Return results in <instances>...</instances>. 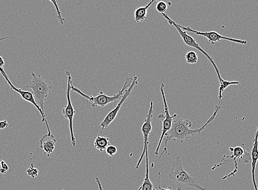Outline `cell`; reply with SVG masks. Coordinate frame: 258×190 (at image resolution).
<instances>
[{"mask_svg": "<svg viewBox=\"0 0 258 190\" xmlns=\"http://www.w3.org/2000/svg\"><path fill=\"white\" fill-rule=\"evenodd\" d=\"M220 108L221 105H217L215 111L211 117L209 119L205 125L199 129H191V127L192 126V122L189 120H184L180 116H178L176 114L175 116L173 118L171 130L164 136L163 139L165 145H164V149L162 153L160 154L159 158H161L164 153L169 154L167 150V144L169 141L173 140H176L178 142L183 143L185 140H188L191 136L201 134L202 131L204 130V128L209 123L215 120Z\"/></svg>", "mask_w": 258, "mask_h": 190, "instance_id": "cell-1", "label": "cell"}, {"mask_svg": "<svg viewBox=\"0 0 258 190\" xmlns=\"http://www.w3.org/2000/svg\"><path fill=\"white\" fill-rule=\"evenodd\" d=\"M168 177L176 185V190H181L185 187H193L199 190L206 189L201 186L194 176L190 175L185 171L179 156H177L173 161L172 169L169 172Z\"/></svg>", "mask_w": 258, "mask_h": 190, "instance_id": "cell-2", "label": "cell"}, {"mask_svg": "<svg viewBox=\"0 0 258 190\" xmlns=\"http://www.w3.org/2000/svg\"><path fill=\"white\" fill-rule=\"evenodd\" d=\"M25 87L32 93L35 101L44 113V102L50 97L53 86L49 85L46 80L43 79L41 75H37L32 72V79Z\"/></svg>", "mask_w": 258, "mask_h": 190, "instance_id": "cell-3", "label": "cell"}, {"mask_svg": "<svg viewBox=\"0 0 258 190\" xmlns=\"http://www.w3.org/2000/svg\"><path fill=\"white\" fill-rule=\"evenodd\" d=\"M132 78L131 77H127L126 79L125 82H124L123 86L116 95H114L112 96H109L104 94L103 92L101 91L99 95H98L96 96H93L92 95H88L85 94H84L81 90H79L77 87H75L72 84V82H71V91L75 92H77V94L82 95L87 99L88 101H90L92 103V107L93 108H96L98 107H104L105 106L111 103L115 102V101L118 100H121L124 95V93L126 92L127 88L130 86L131 83L132 82Z\"/></svg>", "mask_w": 258, "mask_h": 190, "instance_id": "cell-4", "label": "cell"}, {"mask_svg": "<svg viewBox=\"0 0 258 190\" xmlns=\"http://www.w3.org/2000/svg\"><path fill=\"white\" fill-rule=\"evenodd\" d=\"M162 15L168 20L169 23L175 26V28L177 29L178 33H179L180 37L182 38V39H183V41L187 46L195 48V49L201 52L202 54L206 56L207 58L210 60L211 63L214 66V68H215L217 75V77L219 78L220 83L222 78L221 77L219 70L218 69L214 60H213L211 57L208 55L206 52L204 51L202 48L199 46V44L195 41V39L192 37L190 36V35L187 34L185 31L182 30L180 28V24H178L176 22L173 21L166 14V13H162Z\"/></svg>", "mask_w": 258, "mask_h": 190, "instance_id": "cell-5", "label": "cell"}, {"mask_svg": "<svg viewBox=\"0 0 258 190\" xmlns=\"http://www.w3.org/2000/svg\"><path fill=\"white\" fill-rule=\"evenodd\" d=\"M164 87H165V85H164V83H161V92L164 104V114H159L157 117L158 120L162 121L163 126L161 138L159 139L157 149L155 150V154H156V155H158L159 153V150L160 147H161V145L164 138V136H165L167 133L171 130L173 118L176 115V114H173L172 116H171L170 111H169V108L166 98L165 93H164Z\"/></svg>", "mask_w": 258, "mask_h": 190, "instance_id": "cell-6", "label": "cell"}, {"mask_svg": "<svg viewBox=\"0 0 258 190\" xmlns=\"http://www.w3.org/2000/svg\"><path fill=\"white\" fill-rule=\"evenodd\" d=\"M66 75H67L68 76V86L66 92L68 104L65 105L63 110H62V114H64V116L65 118L68 119L69 120V127L70 133L71 141H72V144L73 147H75V145H76V139H75L73 131V118L76 112H75V110L74 109L70 98V83L72 82V76H71L70 73L69 71H66Z\"/></svg>", "mask_w": 258, "mask_h": 190, "instance_id": "cell-7", "label": "cell"}, {"mask_svg": "<svg viewBox=\"0 0 258 190\" xmlns=\"http://www.w3.org/2000/svg\"><path fill=\"white\" fill-rule=\"evenodd\" d=\"M230 151L231 153H232L231 156H224V158H231L228 162L234 161L235 162V169L228 175H226L224 178H222V180H225L227 178L230 177L231 176H234L236 173H237L238 170V164L237 160L239 162H242L244 163H249L252 162L251 154L248 153L246 150L245 145L244 144H242V147H237L235 148H230Z\"/></svg>", "mask_w": 258, "mask_h": 190, "instance_id": "cell-8", "label": "cell"}, {"mask_svg": "<svg viewBox=\"0 0 258 190\" xmlns=\"http://www.w3.org/2000/svg\"><path fill=\"white\" fill-rule=\"evenodd\" d=\"M132 82L130 86L124 92V94L121 100L118 103L116 107H115L112 111L110 112L108 115L106 116L103 121L101 123L100 127L101 130H104L105 128L108 127L111 123H112L116 118L120 109L122 107L123 104L125 102V101L128 98V97L130 95L131 93L133 90V87L138 84V77L136 75H133L132 78Z\"/></svg>", "mask_w": 258, "mask_h": 190, "instance_id": "cell-9", "label": "cell"}, {"mask_svg": "<svg viewBox=\"0 0 258 190\" xmlns=\"http://www.w3.org/2000/svg\"><path fill=\"white\" fill-rule=\"evenodd\" d=\"M153 102L151 101L150 102V107L149 110L148 114H147L146 117L141 128V131L142 134L144 135V145L143 152L141 154V155L139 158V161L136 166V169H137L139 167L143 159L144 156L146 153L147 148H148L149 144V136L150 134L151 131L152 130V121L153 120Z\"/></svg>", "mask_w": 258, "mask_h": 190, "instance_id": "cell-10", "label": "cell"}, {"mask_svg": "<svg viewBox=\"0 0 258 190\" xmlns=\"http://www.w3.org/2000/svg\"><path fill=\"white\" fill-rule=\"evenodd\" d=\"M180 26L182 30L185 31L186 32H188L190 33H193L197 35H199V36L206 38L208 39V41L211 42L212 45H214V44H215V43L216 42H219L221 39H224V40L241 44V45H246L247 43V41L242 40V39H236L223 37L221 35L218 34L215 32H199V31L194 30L189 27H184V26H181L180 25Z\"/></svg>", "mask_w": 258, "mask_h": 190, "instance_id": "cell-11", "label": "cell"}, {"mask_svg": "<svg viewBox=\"0 0 258 190\" xmlns=\"http://www.w3.org/2000/svg\"><path fill=\"white\" fill-rule=\"evenodd\" d=\"M8 83V85L10 86L12 90L17 92L18 94L21 95L22 98H23L24 100L28 101V102L33 104L34 107L38 109L39 112L41 114L42 117V122H45V120H47L45 114L43 113L41 108H40L37 104L36 101H35L34 99V95L30 91H23L20 89V88H16L13 85V84L11 82Z\"/></svg>", "mask_w": 258, "mask_h": 190, "instance_id": "cell-12", "label": "cell"}, {"mask_svg": "<svg viewBox=\"0 0 258 190\" xmlns=\"http://www.w3.org/2000/svg\"><path fill=\"white\" fill-rule=\"evenodd\" d=\"M56 143L57 140L54 136L47 134L44 135L40 140V147L43 150L44 153L48 157H50L51 153L55 150Z\"/></svg>", "mask_w": 258, "mask_h": 190, "instance_id": "cell-13", "label": "cell"}, {"mask_svg": "<svg viewBox=\"0 0 258 190\" xmlns=\"http://www.w3.org/2000/svg\"><path fill=\"white\" fill-rule=\"evenodd\" d=\"M251 154L252 158V176L253 186L255 187V190H258L255 176L256 168L258 161V126L257 127V130L255 134L254 143H253Z\"/></svg>", "mask_w": 258, "mask_h": 190, "instance_id": "cell-14", "label": "cell"}, {"mask_svg": "<svg viewBox=\"0 0 258 190\" xmlns=\"http://www.w3.org/2000/svg\"><path fill=\"white\" fill-rule=\"evenodd\" d=\"M146 174L145 178L141 187L137 190H153V185L151 183L149 177V153L148 148L146 151Z\"/></svg>", "mask_w": 258, "mask_h": 190, "instance_id": "cell-15", "label": "cell"}, {"mask_svg": "<svg viewBox=\"0 0 258 190\" xmlns=\"http://www.w3.org/2000/svg\"><path fill=\"white\" fill-rule=\"evenodd\" d=\"M154 2V0L150 1L146 6L143 7H137L134 13V20L136 23L143 21L147 19L148 11L149 8Z\"/></svg>", "mask_w": 258, "mask_h": 190, "instance_id": "cell-16", "label": "cell"}, {"mask_svg": "<svg viewBox=\"0 0 258 190\" xmlns=\"http://www.w3.org/2000/svg\"><path fill=\"white\" fill-rule=\"evenodd\" d=\"M110 145L109 139L108 136H102L97 135L94 142V148L99 150L100 152H104Z\"/></svg>", "mask_w": 258, "mask_h": 190, "instance_id": "cell-17", "label": "cell"}, {"mask_svg": "<svg viewBox=\"0 0 258 190\" xmlns=\"http://www.w3.org/2000/svg\"><path fill=\"white\" fill-rule=\"evenodd\" d=\"M239 83V82L236 81H227L224 80L223 79H222L221 82H220V86L219 87V104L218 105H220L221 103V99L222 98V92H223L227 88H228L230 86L232 85H238Z\"/></svg>", "mask_w": 258, "mask_h": 190, "instance_id": "cell-18", "label": "cell"}, {"mask_svg": "<svg viewBox=\"0 0 258 190\" xmlns=\"http://www.w3.org/2000/svg\"><path fill=\"white\" fill-rule=\"evenodd\" d=\"M185 59L186 62L189 64H195L197 63L198 61V55L194 51H189L187 52V54L185 56Z\"/></svg>", "mask_w": 258, "mask_h": 190, "instance_id": "cell-19", "label": "cell"}, {"mask_svg": "<svg viewBox=\"0 0 258 190\" xmlns=\"http://www.w3.org/2000/svg\"><path fill=\"white\" fill-rule=\"evenodd\" d=\"M26 173L31 177L33 178L37 177L39 173V170L35 167L33 163H31L29 169L26 170Z\"/></svg>", "mask_w": 258, "mask_h": 190, "instance_id": "cell-20", "label": "cell"}, {"mask_svg": "<svg viewBox=\"0 0 258 190\" xmlns=\"http://www.w3.org/2000/svg\"><path fill=\"white\" fill-rule=\"evenodd\" d=\"M168 4L164 1H158L156 4V10L160 13H164L167 11Z\"/></svg>", "mask_w": 258, "mask_h": 190, "instance_id": "cell-21", "label": "cell"}, {"mask_svg": "<svg viewBox=\"0 0 258 190\" xmlns=\"http://www.w3.org/2000/svg\"><path fill=\"white\" fill-rule=\"evenodd\" d=\"M4 64H5V62H4V59L2 57L0 56V73L1 74L3 77L6 79L7 82H10V79H9L7 74L6 73L5 70L4 69Z\"/></svg>", "mask_w": 258, "mask_h": 190, "instance_id": "cell-22", "label": "cell"}, {"mask_svg": "<svg viewBox=\"0 0 258 190\" xmlns=\"http://www.w3.org/2000/svg\"><path fill=\"white\" fill-rule=\"evenodd\" d=\"M50 1L51 2H52L53 4H54V6H55V7L56 8V11H57V13L58 18H59V20L60 21V23L62 24H64V19L62 16L61 12V11L60 10L59 7V6H58V4H57L58 1H52V0H50Z\"/></svg>", "mask_w": 258, "mask_h": 190, "instance_id": "cell-23", "label": "cell"}, {"mask_svg": "<svg viewBox=\"0 0 258 190\" xmlns=\"http://www.w3.org/2000/svg\"><path fill=\"white\" fill-rule=\"evenodd\" d=\"M117 147L113 145H109L106 150V153L111 157H113L117 153Z\"/></svg>", "mask_w": 258, "mask_h": 190, "instance_id": "cell-24", "label": "cell"}, {"mask_svg": "<svg viewBox=\"0 0 258 190\" xmlns=\"http://www.w3.org/2000/svg\"><path fill=\"white\" fill-rule=\"evenodd\" d=\"M161 172L158 173V190H155L153 189V190H172V188L171 187H166L164 186L163 188L161 187Z\"/></svg>", "mask_w": 258, "mask_h": 190, "instance_id": "cell-25", "label": "cell"}, {"mask_svg": "<svg viewBox=\"0 0 258 190\" xmlns=\"http://www.w3.org/2000/svg\"><path fill=\"white\" fill-rule=\"evenodd\" d=\"M9 126L8 122L7 120L0 121V129H5Z\"/></svg>", "mask_w": 258, "mask_h": 190, "instance_id": "cell-26", "label": "cell"}, {"mask_svg": "<svg viewBox=\"0 0 258 190\" xmlns=\"http://www.w3.org/2000/svg\"><path fill=\"white\" fill-rule=\"evenodd\" d=\"M0 165H1V169L6 170L7 171H8L9 168L5 162L3 160H1V161H0Z\"/></svg>", "mask_w": 258, "mask_h": 190, "instance_id": "cell-27", "label": "cell"}, {"mask_svg": "<svg viewBox=\"0 0 258 190\" xmlns=\"http://www.w3.org/2000/svg\"><path fill=\"white\" fill-rule=\"evenodd\" d=\"M96 182L98 184V187H99V190H104L103 188H102L101 181L99 177L96 178Z\"/></svg>", "mask_w": 258, "mask_h": 190, "instance_id": "cell-28", "label": "cell"}, {"mask_svg": "<svg viewBox=\"0 0 258 190\" xmlns=\"http://www.w3.org/2000/svg\"><path fill=\"white\" fill-rule=\"evenodd\" d=\"M0 172H1L2 174H6L7 173V171L2 169H0Z\"/></svg>", "mask_w": 258, "mask_h": 190, "instance_id": "cell-29", "label": "cell"}, {"mask_svg": "<svg viewBox=\"0 0 258 190\" xmlns=\"http://www.w3.org/2000/svg\"><path fill=\"white\" fill-rule=\"evenodd\" d=\"M11 38H12V37H4V38H0V41L3 40V39Z\"/></svg>", "mask_w": 258, "mask_h": 190, "instance_id": "cell-30", "label": "cell"}]
</instances>
